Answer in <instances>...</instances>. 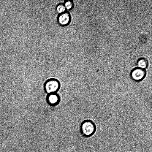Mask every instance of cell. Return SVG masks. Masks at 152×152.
I'll return each instance as SVG.
<instances>
[{
  "label": "cell",
  "instance_id": "8992f818",
  "mask_svg": "<svg viewBox=\"0 0 152 152\" xmlns=\"http://www.w3.org/2000/svg\"><path fill=\"white\" fill-rule=\"evenodd\" d=\"M137 64L139 68L144 69L147 68L148 63L146 59L141 58L138 60Z\"/></svg>",
  "mask_w": 152,
  "mask_h": 152
},
{
  "label": "cell",
  "instance_id": "7a4b0ae2",
  "mask_svg": "<svg viewBox=\"0 0 152 152\" xmlns=\"http://www.w3.org/2000/svg\"><path fill=\"white\" fill-rule=\"evenodd\" d=\"M60 87L59 81L54 78L48 79L45 82L44 85V91L48 94L56 93L60 89Z\"/></svg>",
  "mask_w": 152,
  "mask_h": 152
},
{
  "label": "cell",
  "instance_id": "ba28073f",
  "mask_svg": "<svg viewBox=\"0 0 152 152\" xmlns=\"http://www.w3.org/2000/svg\"><path fill=\"white\" fill-rule=\"evenodd\" d=\"M64 6L66 8L69 10L72 7L73 4L71 1H68L65 3Z\"/></svg>",
  "mask_w": 152,
  "mask_h": 152
},
{
  "label": "cell",
  "instance_id": "3957f363",
  "mask_svg": "<svg viewBox=\"0 0 152 152\" xmlns=\"http://www.w3.org/2000/svg\"><path fill=\"white\" fill-rule=\"evenodd\" d=\"M146 72L144 69L139 67L134 68L131 71L130 76L134 81L139 82L142 80L145 77Z\"/></svg>",
  "mask_w": 152,
  "mask_h": 152
},
{
  "label": "cell",
  "instance_id": "6da1fadb",
  "mask_svg": "<svg viewBox=\"0 0 152 152\" xmlns=\"http://www.w3.org/2000/svg\"><path fill=\"white\" fill-rule=\"evenodd\" d=\"M96 126L91 121L86 120L83 121L80 126V131L83 136L86 137L92 136L95 132Z\"/></svg>",
  "mask_w": 152,
  "mask_h": 152
},
{
  "label": "cell",
  "instance_id": "9c48e42d",
  "mask_svg": "<svg viewBox=\"0 0 152 152\" xmlns=\"http://www.w3.org/2000/svg\"><path fill=\"white\" fill-rule=\"evenodd\" d=\"M137 64V63L135 61H132L131 63V65L132 66H136Z\"/></svg>",
  "mask_w": 152,
  "mask_h": 152
},
{
  "label": "cell",
  "instance_id": "30bf717a",
  "mask_svg": "<svg viewBox=\"0 0 152 152\" xmlns=\"http://www.w3.org/2000/svg\"><path fill=\"white\" fill-rule=\"evenodd\" d=\"M130 58L131 59H134L135 58V56L134 55H132L131 56H130Z\"/></svg>",
  "mask_w": 152,
  "mask_h": 152
},
{
  "label": "cell",
  "instance_id": "5b68a950",
  "mask_svg": "<svg viewBox=\"0 0 152 152\" xmlns=\"http://www.w3.org/2000/svg\"><path fill=\"white\" fill-rule=\"evenodd\" d=\"M70 20L69 14L67 13H62L58 18V21L60 24L64 25L67 24Z\"/></svg>",
  "mask_w": 152,
  "mask_h": 152
},
{
  "label": "cell",
  "instance_id": "277c9868",
  "mask_svg": "<svg viewBox=\"0 0 152 152\" xmlns=\"http://www.w3.org/2000/svg\"><path fill=\"white\" fill-rule=\"evenodd\" d=\"M46 100L48 104L52 106H55L59 104L60 98L57 93H51L48 94Z\"/></svg>",
  "mask_w": 152,
  "mask_h": 152
},
{
  "label": "cell",
  "instance_id": "52a82bcc",
  "mask_svg": "<svg viewBox=\"0 0 152 152\" xmlns=\"http://www.w3.org/2000/svg\"><path fill=\"white\" fill-rule=\"evenodd\" d=\"M65 9L64 6L63 4H61L57 7L56 10L59 13H63L65 11Z\"/></svg>",
  "mask_w": 152,
  "mask_h": 152
}]
</instances>
